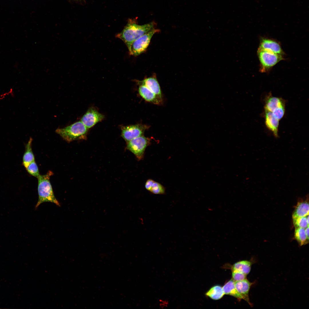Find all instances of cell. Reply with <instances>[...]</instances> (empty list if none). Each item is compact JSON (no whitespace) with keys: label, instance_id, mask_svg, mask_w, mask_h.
<instances>
[{"label":"cell","instance_id":"cell-15","mask_svg":"<svg viewBox=\"0 0 309 309\" xmlns=\"http://www.w3.org/2000/svg\"><path fill=\"white\" fill-rule=\"evenodd\" d=\"M308 198L298 201L295 206L292 218L306 216L309 215Z\"/></svg>","mask_w":309,"mask_h":309},{"label":"cell","instance_id":"cell-4","mask_svg":"<svg viewBox=\"0 0 309 309\" xmlns=\"http://www.w3.org/2000/svg\"><path fill=\"white\" fill-rule=\"evenodd\" d=\"M257 55L260 63V71L266 73L280 62L284 56L273 52L258 49Z\"/></svg>","mask_w":309,"mask_h":309},{"label":"cell","instance_id":"cell-5","mask_svg":"<svg viewBox=\"0 0 309 309\" xmlns=\"http://www.w3.org/2000/svg\"><path fill=\"white\" fill-rule=\"evenodd\" d=\"M159 31L154 28L134 41L128 49L130 54L136 56L144 52L148 47L152 36Z\"/></svg>","mask_w":309,"mask_h":309},{"label":"cell","instance_id":"cell-8","mask_svg":"<svg viewBox=\"0 0 309 309\" xmlns=\"http://www.w3.org/2000/svg\"><path fill=\"white\" fill-rule=\"evenodd\" d=\"M258 49L270 51L284 56L285 55L279 42L272 38L260 37Z\"/></svg>","mask_w":309,"mask_h":309},{"label":"cell","instance_id":"cell-11","mask_svg":"<svg viewBox=\"0 0 309 309\" xmlns=\"http://www.w3.org/2000/svg\"><path fill=\"white\" fill-rule=\"evenodd\" d=\"M264 116L266 127L276 137H278L280 120L275 118L272 112L265 110Z\"/></svg>","mask_w":309,"mask_h":309},{"label":"cell","instance_id":"cell-7","mask_svg":"<svg viewBox=\"0 0 309 309\" xmlns=\"http://www.w3.org/2000/svg\"><path fill=\"white\" fill-rule=\"evenodd\" d=\"M148 128L147 126L140 124L124 126L121 129V136L128 143L131 140L142 135Z\"/></svg>","mask_w":309,"mask_h":309},{"label":"cell","instance_id":"cell-13","mask_svg":"<svg viewBox=\"0 0 309 309\" xmlns=\"http://www.w3.org/2000/svg\"><path fill=\"white\" fill-rule=\"evenodd\" d=\"M252 284V283L246 279L235 282V286L236 290L242 296L243 300L246 301L251 306L252 304L249 301V292Z\"/></svg>","mask_w":309,"mask_h":309},{"label":"cell","instance_id":"cell-2","mask_svg":"<svg viewBox=\"0 0 309 309\" xmlns=\"http://www.w3.org/2000/svg\"><path fill=\"white\" fill-rule=\"evenodd\" d=\"M53 172L48 171L46 174L40 175L38 179L37 190L38 199L35 206V209L42 203L45 202L53 203L58 206L60 204L54 196L52 185L50 181V177Z\"/></svg>","mask_w":309,"mask_h":309},{"label":"cell","instance_id":"cell-20","mask_svg":"<svg viewBox=\"0 0 309 309\" xmlns=\"http://www.w3.org/2000/svg\"><path fill=\"white\" fill-rule=\"evenodd\" d=\"M294 237L300 246L306 245L308 243L309 239L306 235L305 228H295Z\"/></svg>","mask_w":309,"mask_h":309},{"label":"cell","instance_id":"cell-9","mask_svg":"<svg viewBox=\"0 0 309 309\" xmlns=\"http://www.w3.org/2000/svg\"><path fill=\"white\" fill-rule=\"evenodd\" d=\"M104 118V116L94 108H90L82 116L80 121L88 128L93 126Z\"/></svg>","mask_w":309,"mask_h":309},{"label":"cell","instance_id":"cell-27","mask_svg":"<svg viewBox=\"0 0 309 309\" xmlns=\"http://www.w3.org/2000/svg\"><path fill=\"white\" fill-rule=\"evenodd\" d=\"M154 181L151 179H149L147 180L145 185V187L146 189L148 191H149L151 186Z\"/></svg>","mask_w":309,"mask_h":309},{"label":"cell","instance_id":"cell-18","mask_svg":"<svg viewBox=\"0 0 309 309\" xmlns=\"http://www.w3.org/2000/svg\"><path fill=\"white\" fill-rule=\"evenodd\" d=\"M251 263L249 261L243 260L234 264L231 267L232 270H236L241 272L246 275L250 272Z\"/></svg>","mask_w":309,"mask_h":309},{"label":"cell","instance_id":"cell-25","mask_svg":"<svg viewBox=\"0 0 309 309\" xmlns=\"http://www.w3.org/2000/svg\"><path fill=\"white\" fill-rule=\"evenodd\" d=\"M285 112V108L283 107L278 108L272 113L275 118L280 120L284 117Z\"/></svg>","mask_w":309,"mask_h":309},{"label":"cell","instance_id":"cell-28","mask_svg":"<svg viewBox=\"0 0 309 309\" xmlns=\"http://www.w3.org/2000/svg\"><path fill=\"white\" fill-rule=\"evenodd\" d=\"M305 232L307 237L309 239V226L305 228Z\"/></svg>","mask_w":309,"mask_h":309},{"label":"cell","instance_id":"cell-24","mask_svg":"<svg viewBox=\"0 0 309 309\" xmlns=\"http://www.w3.org/2000/svg\"><path fill=\"white\" fill-rule=\"evenodd\" d=\"M247 275L236 270H232V279L234 282L239 281L246 279Z\"/></svg>","mask_w":309,"mask_h":309},{"label":"cell","instance_id":"cell-12","mask_svg":"<svg viewBox=\"0 0 309 309\" xmlns=\"http://www.w3.org/2000/svg\"><path fill=\"white\" fill-rule=\"evenodd\" d=\"M138 90L140 96L146 101L157 105H160L162 103V98L144 86L140 85Z\"/></svg>","mask_w":309,"mask_h":309},{"label":"cell","instance_id":"cell-1","mask_svg":"<svg viewBox=\"0 0 309 309\" xmlns=\"http://www.w3.org/2000/svg\"><path fill=\"white\" fill-rule=\"evenodd\" d=\"M155 25L154 21L141 25L130 22L116 36L125 43L128 49L134 41L154 28Z\"/></svg>","mask_w":309,"mask_h":309},{"label":"cell","instance_id":"cell-21","mask_svg":"<svg viewBox=\"0 0 309 309\" xmlns=\"http://www.w3.org/2000/svg\"><path fill=\"white\" fill-rule=\"evenodd\" d=\"M307 216L292 218L293 225L295 228L305 229L309 226V222L307 221Z\"/></svg>","mask_w":309,"mask_h":309},{"label":"cell","instance_id":"cell-19","mask_svg":"<svg viewBox=\"0 0 309 309\" xmlns=\"http://www.w3.org/2000/svg\"><path fill=\"white\" fill-rule=\"evenodd\" d=\"M224 295L222 287L219 285L212 287L205 293L206 296L215 300L221 299Z\"/></svg>","mask_w":309,"mask_h":309},{"label":"cell","instance_id":"cell-22","mask_svg":"<svg viewBox=\"0 0 309 309\" xmlns=\"http://www.w3.org/2000/svg\"><path fill=\"white\" fill-rule=\"evenodd\" d=\"M149 191L154 194H164L165 192V189L161 184L154 181Z\"/></svg>","mask_w":309,"mask_h":309},{"label":"cell","instance_id":"cell-10","mask_svg":"<svg viewBox=\"0 0 309 309\" xmlns=\"http://www.w3.org/2000/svg\"><path fill=\"white\" fill-rule=\"evenodd\" d=\"M264 102V110L272 112L278 108L285 107V100L281 98L272 96L270 93L266 96Z\"/></svg>","mask_w":309,"mask_h":309},{"label":"cell","instance_id":"cell-3","mask_svg":"<svg viewBox=\"0 0 309 309\" xmlns=\"http://www.w3.org/2000/svg\"><path fill=\"white\" fill-rule=\"evenodd\" d=\"M88 132V128L81 121L56 130L57 133L69 142L75 140L86 139Z\"/></svg>","mask_w":309,"mask_h":309},{"label":"cell","instance_id":"cell-16","mask_svg":"<svg viewBox=\"0 0 309 309\" xmlns=\"http://www.w3.org/2000/svg\"><path fill=\"white\" fill-rule=\"evenodd\" d=\"M32 138H30L25 146V151L22 158V165L25 168L31 163L35 161L32 148Z\"/></svg>","mask_w":309,"mask_h":309},{"label":"cell","instance_id":"cell-17","mask_svg":"<svg viewBox=\"0 0 309 309\" xmlns=\"http://www.w3.org/2000/svg\"><path fill=\"white\" fill-rule=\"evenodd\" d=\"M222 289L225 294L231 296L239 300H243L242 296L236 290L235 286V282L232 279L223 286Z\"/></svg>","mask_w":309,"mask_h":309},{"label":"cell","instance_id":"cell-23","mask_svg":"<svg viewBox=\"0 0 309 309\" xmlns=\"http://www.w3.org/2000/svg\"><path fill=\"white\" fill-rule=\"evenodd\" d=\"M25 169L27 172L33 176L37 178L40 175L38 166L35 161L31 163Z\"/></svg>","mask_w":309,"mask_h":309},{"label":"cell","instance_id":"cell-14","mask_svg":"<svg viewBox=\"0 0 309 309\" xmlns=\"http://www.w3.org/2000/svg\"><path fill=\"white\" fill-rule=\"evenodd\" d=\"M139 85L144 86L157 95L162 98L161 91L159 84L156 78L154 77L146 78L138 81Z\"/></svg>","mask_w":309,"mask_h":309},{"label":"cell","instance_id":"cell-26","mask_svg":"<svg viewBox=\"0 0 309 309\" xmlns=\"http://www.w3.org/2000/svg\"><path fill=\"white\" fill-rule=\"evenodd\" d=\"M169 304V301L167 300L162 299L159 300V306L161 308H163L167 307Z\"/></svg>","mask_w":309,"mask_h":309},{"label":"cell","instance_id":"cell-6","mask_svg":"<svg viewBox=\"0 0 309 309\" xmlns=\"http://www.w3.org/2000/svg\"><path fill=\"white\" fill-rule=\"evenodd\" d=\"M150 143V139L142 135L128 142L127 148L140 160L143 158L145 150Z\"/></svg>","mask_w":309,"mask_h":309}]
</instances>
